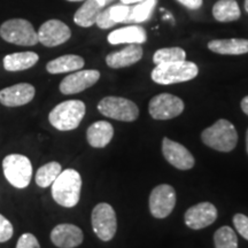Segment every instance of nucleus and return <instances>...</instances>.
Here are the masks:
<instances>
[{
  "instance_id": "1",
  "label": "nucleus",
  "mask_w": 248,
  "mask_h": 248,
  "mask_svg": "<svg viewBox=\"0 0 248 248\" xmlns=\"http://www.w3.org/2000/svg\"><path fill=\"white\" fill-rule=\"evenodd\" d=\"M52 186V197L55 202L66 208H73L78 203L82 190V177L75 169L61 171Z\"/></svg>"
},
{
  "instance_id": "2",
  "label": "nucleus",
  "mask_w": 248,
  "mask_h": 248,
  "mask_svg": "<svg viewBox=\"0 0 248 248\" xmlns=\"http://www.w3.org/2000/svg\"><path fill=\"white\" fill-rule=\"evenodd\" d=\"M203 144L213 150L229 153L233 151L238 142V133L230 121L221 119L201 133Z\"/></svg>"
},
{
  "instance_id": "3",
  "label": "nucleus",
  "mask_w": 248,
  "mask_h": 248,
  "mask_svg": "<svg viewBox=\"0 0 248 248\" xmlns=\"http://www.w3.org/2000/svg\"><path fill=\"white\" fill-rule=\"evenodd\" d=\"M85 104L80 100H67L55 106L48 114L52 126L59 131H71L78 128L85 116Z\"/></svg>"
},
{
  "instance_id": "4",
  "label": "nucleus",
  "mask_w": 248,
  "mask_h": 248,
  "mask_svg": "<svg viewBox=\"0 0 248 248\" xmlns=\"http://www.w3.org/2000/svg\"><path fill=\"white\" fill-rule=\"evenodd\" d=\"M199 73L198 66L190 61H178L157 64L152 70V79L161 85H171L195 78Z\"/></svg>"
},
{
  "instance_id": "5",
  "label": "nucleus",
  "mask_w": 248,
  "mask_h": 248,
  "mask_svg": "<svg viewBox=\"0 0 248 248\" xmlns=\"http://www.w3.org/2000/svg\"><path fill=\"white\" fill-rule=\"evenodd\" d=\"M5 178L16 188H26L32 177V164L22 154H9L2 161Z\"/></svg>"
},
{
  "instance_id": "6",
  "label": "nucleus",
  "mask_w": 248,
  "mask_h": 248,
  "mask_svg": "<svg viewBox=\"0 0 248 248\" xmlns=\"http://www.w3.org/2000/svg\"><path fill=\"white\" fill-rule=\"evenodd\" d=\"M0 37L5 42L20 46H33L38 43V35L29 21L13 18L0 26Z\"/></svg>"
},
{
  "instance_id": "7",
  "label": "nucleus",
  "mask_w": 248,
  "mask_h": 248,
  "mask_svg": "<svg viewBox=\"0 0 248 248\" xmlns=\"http://www.w3.org/2000/svg\"><path fill=\"white\" fill-rule=\"evenodd\" d=\"M91 222L93 232L102 241H110L117 230L116 214L109 203H98L92 210Z\"/></svg>"
},
{
  "instance_id": "8",
  "label": "nucleus",
  "mask_w": 248,
  "mask_h": 248,
  "mask_svg": "<svg viewBox=\"0 0 248 248\" xmlns=\"http://www.w3.org/2000/svg\"><path fill=\"white\" fill-rule=\"evenodd\" d=\"M98 110L109 119L133 122L138 119L139 109L135 102L121 97H106L98 104Z\"/></svg>"
},
{
  "instance_id": "9",
  "label": "nucleus",
  "mask_w": 248,
  "mask_h": 248,
  "mask_svg": "<svg viewBox=\"0 0 248 248\" xmlns=\"http://www.w3.org/2000/svg\"><path fill=\"white\" fill-rule=\"evenodd\" d=\"M184 110V102L181 98L170 93L155 95L148 105L150 115L154 120L166 121L181 115Z\"/></svg>"
},
{
  "instance_id": "10",
  "label": "nucleus",
  "mask_w": 248,
  "mask_h": 248,
  "mask_svg": "<svg viewBox=\"0 0 248 248\" xmlns=\"http://www.w3.org/2000/svg\"><path fill=\"white\" fill-rule=\"evenodd\" d=\"M148 202H150V212L155 218H166L175 208V188L168 184L157 185L151 192Z\"/></svg>"
},
{
  "instance_id": "11",
  "label": "nucleus",
  "mask_w": 248,
  "mask_h": 248,
  "mask_svg": "<svg viewBox=\"0 0 248 248\" xmlns=\"http://www.w3.org/2000/svg\"><path fill=\"white\" fill-rule=\"evenodd\" d=\"M38 42L46 47H55L69 40L71 31L67 24L59 20H48L40 26Z\"/></svg>"
},
{
  "instance_id": "12",
  "label": "nucleus",
  "mask_w": 248,
  "mask_h": 248,
  "mask_svg": "<svg viewBox=\"0 0 248 248\" xmlns=\"http://www.w3.org/2000/svg\"><path fill=\"white\" fill-rule=\"evenodd\" d=\"M100 78L98 70H77L64 77L60 83V92L62 94H76L91 88Z\"/></svg>"
},
{
  "instance_id": "13",
  "label": "nucleus",
  "mask_w": 248,
  "mask_h": 248,
  "mask_svg": "<svg viewBox=\"0 0 248 248\" xmlns=\"http://www.w3.org/2000/svg\"><path fill=\"white\" fill-rule=\"evenodd\" d=\"M162 153L164 159L175 168L179 170H190L193 168L195 162L193 155L179 142L169 138H163Z\"/></svg>"
},
{
  "instance_id": "14",
  "label": "nucleus",
  "mask_w": 248,
  "mask_h": 248,
  "mask_svg": "<svg viewBox=\"0 0 248 248\" xmlns=\"http://www.w3.org/2000/svg\"><path fill=\"white\" fill-rule=\"evenodd\" d=\"M217 218V209L210 202H200L186 210L185 224L193 230H201L212 225Z\"/></svg>"
},
{
  "instance_id": "15",
  "label": "nucleus",
  "mask_w": 248,
  "mask_h": 248,
  "mask_svg": "<svg viewBox=\"0 0 248 248\" xmlns=\"http://www.w3.org/2000/svg\"><path fill=\"white\" fill-rule=\"evenodd\" d=\"M36 90L29 83H18L0 91V104L6 107H20L35 98Z\"/></svg>"
},
{
  "instance_id": "16",
  "label": "nucleus",
  "mask_w": 248,
  "mask_h": 248,
  "mask_svg": "<svg viewBox=\"0 0 248 248\" xmlns=\"http://www.w3.org/2000/svg\"><path fill=\"white\" fill-rule=\"evenodd\" d=\"M84 234L74 224H59L51 232V241L59 248H76L83 243Z\"/></svg>"
},
{
  "instance_id": "17",
  "label": "nucleus",
  "mask_w": 248,
  "mask_h": 248,
  "mask_svg": "<svg viewBox=\"0 0 248 248\" xmlns=\"http://www.w3.org/2000/svg\"><path fill=\"white\" fill-rule=\"evenodd\" d=\"M142 58V47L139 44H129L126 47L117 52L108 54L106 63L108 67L119 69V68L129 67L140 61Z\"/></svg>"
},
{
  "instance_id": "18",
  "label": "nucleus",
  "mask_w": 248,
  "mask_h": 248,
  "mask_svg": "<svg viewBox=\"0 0 248 248\" xmlns=\"http://www.w3.org/2000/svg\"><path fill=\"white\" fill-rule=\"evenodd\" d=\"M108 42L111 45L117 44H139L147 40V33L144 28L139 26H128L116 29L108 35Z\"/></svg>"
},
{
  "instance_id": "19",
  "label": "nucleus",
  "mask_w": 248,
  "mask_h": 248,
  "mask_svg": "<svg viewBox=\"0 0 248 248\" xmlns=\"http://www.w3.org/2000/svg\"><path fill=\"white\" fill-rule=\"evenodd\" d=\"M114 136V128L106 121H97L86 131L88 142L94 148H104L109 144Z\"/></svg>"
},
{
  "instance_id": "20",
  "label": "nucleus",
  "mask_w": 248,
  "mask_h": 248,
  "mask_svg": "<svg viewBox=\"0 0 248 248\" xmlns=\"http://www.w3.org/2000/svg\"><path fill=\"white\" fill-rule=\"evenodd\" d=\"M208 48L214 53L224 55H241L248 53V39H216L208 43Z\"/></svg>"
},
{
  "instance_id": "21",
  "label": "nucleus",
  "mask_w": 248,
  "mask_h": 248,
  "mask_svg": "<svg viewBox=\"0 0 248 248\" xmlns=\"http://www.w3.org/2000/svg\"><path fill=\"white\" fill-rule=\"evenodd\" d=\"M84 59L79 57V55L67 54L49 61L46 64V70L49 74H53V75H55V74L70 73V71L80 70L84 67Z\"/></svg>"
},
{
  "instance_id": "22",
  "label": "nucleus",
  "mask_w": 248,
  "mask_h": 248,
  "mask_svg": "<svg viewBox=\"0 0 248 248\" xmlns=\"http://www.w3.org/2000/svg\"><path fill=\"white\" fill-rule=\"evenodd\" d=\"M105 6L99 0H85V2L80 6L78 11L75 13L74 21L77 26L83 28L92 27L95 24L97 17Z\"/></svg>"
},
{
  "instance_id": "23",
  "label": "nucleus",
  "mask_w": 248,
  "mask_h": 248,
  "mask_svg": "<svg viewBox=\"0 0 248 248\" xmlns=\"http://www.w3.org/2000/svg\"><path fill=\"white\" fill-rule=\"evenodd\" d=\"M39 57L35 52H17L6 55L4 68L7 71H22L33 67L38 62Z\"/></svg>"
},
{
  "instance_id": "24",
  "label": "nucleus",
  "mask_w": 248,
  "mask_h": 248,
  "mask_svg": "<svg viewBox=\"0 0 248 248\" xmlns=\"http://www.w3.org/2000/svg\"><path fill=\"white\" fill-rule=\"evenodd\" d=\"M213 15L218 22H232L240 17V8L235 0H218L213 7Z\"/></svg>"
},
{
  "instance_id": "25",
  "label": "nucleus",
  "mask_w": 248,
  "mask_h": 248,
  "mask_svg": "<svg viewBox=\"0 0 248 248\" xmlns=\"http://www.w3.org/2000/svg\"><path fill=\"white\" fill-rule=\"evenodd\" d=\"M156 2L157 0H144L135 6H130L129 16L125 23H141L147 21L153 13Z\"/></svg>"
},
{
  "instance_id": "26",
  "label": "nucleus",
  "mask_w": 248,
  "mask_h": 248,
  "mask_svg": "<svg viewBox=\"0 0 248 248\" xmlns=\"http://www.w3.org/2000/svg\"><path fill=\"white\" fill-rule=\"evenodd\" d=\"M62 171V167L59 162H55V161H52V162H48L42 166L40 168L37 170L36 173V184L39 186V187H48L53 184V182L58 178V176L60 175Z\"/></svg>"
},
{
  "instance_id": "27",
  "label": "nucleus",
  "mask_w": 248,
  "mask_h": 248,
  "mask_svg": "<svg viewBox=\"0 0 248 248\" xmlns=\"http://www.w3.org/2000/svg\"><path fill=\"white\" fill-rule=\"evenodd\" d=\"M186 60L185 51L181 47H169L157 49L153 55V62L155 64L171 63V62H178Z\"/></svg>"
},
{
  "instance_id": "28",
  "label": "nucleus",
  "mask_w": 248,
  "mask_h": 248,
  "mask_svg": "<svg viewBox=\"0 0 248 248\" xmlns=\"http://www.w3.org/2000/svg\"><path fill=\"white\" fill-rule=\"evenodd\" d=\"M215 248H238V237L230 226H222L214 233Z\"/></svg>"
},
{
  "instance_id": "29",
  "label": "nucleus",
  "mask_w": 248,
  "mask_h": 248,
  "mask_svg": "<svg viewBox=\"0 0 248 248\" xmlns=\"http://www.w3.org/2000/svg\"><path fill=\"white\" fill-rule=\"evenodd\" d=\"M106 11L114 26L117 23H125L126 18L129 16L130 5H124L121 2V4L109 6L106 8Z\"/></svg>"
},
{
  "instance_id": "30",
  "label": "nucleus",
  "mask_w": 248,
  "mask_h": 248,
  "mask_svg": "<svg viewBox=\"0 0 248 248\" xmlns=\"http://www.w3.org/2000/svg\"><path fill=\"white\" fill-rule=\"evenodd\" d=\"M14 229L12 223L0 214V243H6L13 237Z\"/></svg>"
},
{
  "instance_id": "31",
  "label": "nucleus",
  "mask_w": 248,
  "mask_h": 248,
  "mask_svg": "<svg viewBox=\"0 0 248 248\" xmlns=\"http://www.w3.org/2000/svg\"><path fill=\"white\" fill-rule=\"evenodd\" d=\"M233 224L238 233L248 240V217L244 214H235L233 216Z\"/></svg>"
},
{
  "instance_id": "32",
  "label": "nucleus",
  "mask_w": 248,
  "mask_h": 248,
  "mask_svg": "<svg viewBox=\"0 0 248 248\" xmlns=\"http://www.w3.org/2000/svg\"><path fill=\"white\" fill-rule=\"evenodd\" d=\"M16 248H40V245L32 233H23L18 238Z\"/></svg>"
},
{
  "instance_id": "33",
  "label": "nucleus",
  "mask_w": 248,
  "mask_h": 248,
  "mask_svg": "<svg viewBox=\"0 0 248 248\" xmlns=\"http://www.w3.org/2000/svg\"><path fill=\"white\" fill-rule=\"evenodd\" d=\"M188 9H199L202 6V0H177Z\"/></svg>"
},
{
  "instance_id": "34",
  "label": "nucleus",
  "mask_w": 248,
  "mask_h": 248,
  "mask_svg": "<svg viewBox=\"0 0 248 248\" xmlns=\"http://www.w3.org/2000/svg\"><path fill=\"white\" fill-rule=\"evenodd\" d=\"M241 109H243V111L246 115L248 116V95H246L243 100H241Z\"/></svg>"
},
{
  "instance_id": "35",
  "label": "nucleus",
  "mask_w": 248,
  "mask_h": 248,
  "mask_svg": "<svg viewBox=\"0 0 248 248\" xmlns=\"http://www.w3.org/2000/svg\"><path fill=\"white\" fill-rule=\"evenodd\" d=\"M144 1V0H121V2L124 5H132V4H137V2Z\"/></svg>"
},
{
  "instance_id": "36",
  "label": "nucleus",
  "mask_w": 248,
  "mask_h": 248,
  "mask_svg": "<svg viewBox=\"0 0 248 248\" xmlns=\"http://www.w3.org/2000/svg\"><path fill=\"white\" fill-rule=\"evenodd\" d=\"M99 1H100L104 6H107L108 4H110V2H113L114 0H99Z\"/></svg>"
},
{
  "instance_id": "37",
  "label": "nucleus",
  "mask_w": 248,
  "mask_h": 248,
  "mask_svg": "<svg viewBox=\"0 0 248 248\" xmlns=\"http://www.w3.org/2000/svg\"><path fill=\"white\" fill-rule=\"evenodd\" d=\"M246 150H247V154H248V129L246 132Z\"/></svg>"
},
{
  "instance_id": "38",
  "label": "nucleus",
  "mask_w": 248,
  "mask_h": 248,
  "mask_svg": "<svg viewBox=\"0 0 248 248\" xmlns=\"http://www.w3.org/2000/svg\"><path fill=\"white\" fill-rule=\"evenodd\" d=\"M245 9H246V12L248 13V0H245Z\"/></svg>"
},
{
  "instance_id": "39",
  "label": "nucleus",
  "mask_w": 248,
  "mask_h": 248,
  "mask_svg": "<svg viewBox=\"0 0 248 248\" xmlns=\"http://www.w3.org/2000/svg\"><path fill=\"white\" fill-rule=\"evenodd\" d=\"M68 1H83V0H68Z\"/></svg>"
}]
</instances>
